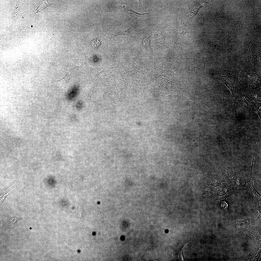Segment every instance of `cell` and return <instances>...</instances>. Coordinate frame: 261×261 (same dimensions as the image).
Returning a JSON list of instances; mask_svg holds the SVG:
<instances>
[{"instance_id":"obj_1","label":"cell","mask_w":261,"mask_h":261,"mask_svg":"<svg viewBox=\"0 0 261 261\" xmlns=\"http://www.w3.org/2000/svg\"><path fill=\"white\" fill-rule=\"evenodd\" d=\"M261 74L253 67H248L244 69L239 75L241 83L247 89H255L260 85Z\"/></svg>"},{"instance_id":"obj_2","label":"cell","mask_w":261,"mask_h":261,"mask_svg":"<svg viewBox=\"0 0 261 261\" xmlns=\"http://www.w3.org/2000/svg\"><path fill=\"white\" fill-rule=\"evenodd\" d=\"M166 36L165 33L161 30H157L154 33L153 57L155 63L157 58H161L162 57L167 48L165 44Z\"/></svg>"},{"instance_id":"obj_3","label":"cell","mask_w":261,"mask_h":261,"mask_svg":"<svg viewBox=\"0 0 261 261\" xmlns=\"http://www.w3.org/2000/svg\"><path fill=\"white\" fill-rule=\"evenodd\" d=\"M253 167V165L252 164L249 180L245 182L244 187L246 191L247 197L249 201L252 203L257 201H261V195L256 189L253 185L254 179L252 173Z\"/></svg>"},{"instance_id":"obj_4","label":"cell","mask_w":261,"mask_h":261,"mask_svg":"<svg viewBox=\"0 0 261 261\" xmlns=\"http://www.w3.org/2000/svg\"><path fill=\"white\" fill-rule=\"evenodd\" d=\"M243 189L238 185L235 187L233 184L227 186L221 185L214 193L215 199L219 200L228 198L233 194L239 193Z\"/></svg>"},{"instance_id":"obj_5","label":"cell","mask_w":261,"mask_h":261,"mask_svg":"<svg viewBox=\"0 0 261 261\" xmlns=\"http://www.w3.org/2000/svg\"><path fill=\"white\" fill-rule=\"evenodd\" d=\"M249 60L254 65L261 67V44H254L250 48L248 56Z\"/></svg>"},{"instance_id":"obj_6","label":"cell","mask_w":261,"mask_h":261,"mask_svg":"<svg viewBox=\"0 0 261 261\" xmlns=\"http://www.w3.org/2000/svg\"><path fill=\"white\" fill-rule=\"evenodd\" d=\"M219 80L224 83L231 91L233 97L235 96L236 91L235 84L225 76H220Z\"/></svg>"},{"instance_id":"obj_7","label":"cell","mask_w":261,"mask_h":261,"mask_svg":"<svg viewBox=\"0 0 261 261\" xmlns=\"http://www.w3.org/2000/svg\"><path fill=\"white\" fill-rule=\"evenodd\" d=\"M251 220L252 218H250L242 220H236L233 221L232 223L237 230L244 229L249 225Z\"/></svg>"},{"instance_id":"obj_8","label":"cell","mask_w":261,"mask_h":261,"mask_svg":"<svg viewBox=\"0 0 261 261\" xmlns=\"http://www.w3.org/2000/svg\"><path fill=\"white\" fill-rule=\"evenodd\" d=\"M124 12L138 20L147 16L149 14V13H138L127 7L124 8Z\"/></svg>"},{"instance_id":"obj_9","label":"cell","mask_w":261,"mask_h":261,"mask_svg":"<svg viewBox=\"0 0 261 261\" xmlns=\"http://www.w3.org/2000/svg\"><path fill=\"white\" fill-rule=\"evenodd\" d=\"M245 95L251 100L257 101H261V90L257 89L253 91H249L245 92Z\"/></svg>"},{"instance_id":"obj_10","label":"cell","mask_w":261,"mask_h":261,"mask_svg":"<svg viewBox=\"0 0 261 261\" xmlns=\"http://www.w3.org/2000/svg\"><path fill=\"white\" fill-rule=\"evenodd\" d=\"M238 98L241 106L245 112L248 111L250 110L251 104H249L243 95H239Z\"/></svg>"},{"instance_id":"obj_11","label":"cell","mask_w":261,"mask_h":261,"mask_svg":"<svg viewBox=\"0 0 261 261\" xmlns=\"http://www.w3.org/2000/svg\"><path fill=\"white\" fill-rule=\"evenodd\" d=\"M131 27L123 31L117 30L111 36L112 38L118 36H127L132 37V34L129 30Z\"/></svg>"},{"instance_id":"obj_12","label":"cell","mask_w":261,"mask_h":261,"mask_svg":"<svg viewBox=\"0 0 261 261\" xmlns=\"http://www.w3.org/2000/svg\"><path fill=\"white\" fill-rule=\"evenodd\" d=\"M227 198L226 197L221 200H219L220 202L218 203L219 204V208L221 210H225L227 209L229 206V203L226 200Z\"/></svg>"},{"instance_id":"obj_13","label":"cell","mask_w":261,"mask_h":261,"mask_svg":"<svg viewBox=\"0 0 261 261\" xmlns=\"http://www.w3.org/2000/svg\"><path fill=\"white\" fill-rule=\"evenodd\" d=\"M259 201H257L252 203V207L253 210H258L259 212V215L256 219L258 218L261 216V208L259 205Z\"/></svg>"},{"instance_id":"obj_14","label":"cell","mask_w":261,"mask_h":261,"mask_svg":"<svg viewBox=\"0 0 261 261\" xmlns=\"http://www.w3.org/2000/svg\"><path fill=\"white\" fill-rule=\"evenodd\" d=\"M19 17V12L17 7L16 6L15 9L13 11V21L12 25L13 24L16 22V21L18 19Z\"/></svg>"},{"instance_id":"obj_15","label":"cell","mask_w":261,"mask_h":261,"mask_svg":"<svg viewBox=\"0 0 261 261\" xmlns=\"http://www.w3.org/2000/svg\"><path fill=\"white\" fill-rule=\"evenodd\" d=\"M254 109L256 110L259 116H261V103L259 102H254Z\"/></svg>"},{"instance_id":"obj_16","label":"cell","mask_w":261,"mask_h":261,"mask_svg":"<svg viewBox=\"0 0 261 261\" xmlns=\"http://www.w3.org/2000/svg\"><path fill=\"white\" fill-rule=\"evenodd\" d=\"M100 44V42L99 41V39H94L92 42V45L94 47H96L98 46Z\"/></svg>"},{"instance_id":"obj_17","label":"cell","mask_w":261,"mask_h":261,"mask_svg":"<svg viewBox=\"0 0 261 261\" xmlns=\"http://www.w3.org/2000/svg\"><path fill=\"white\" fill-rule=\"evenodd\" d=\"M10 193V192H9L8 193H7L6 194H5V195L4 196H2V198H0V204L2 203V202L3 201V200L5 198V197H6V196L7 195H8L9 193Z\"/></svg>"}]
</instances>
